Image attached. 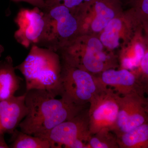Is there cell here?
I'll return each instance as SVG.
<instances>
[{
    "mask_svg": "<svg viewBox=\"0 0 148 148\" xmlns=\"http://www.w3.org/2000/svg\"><path fill=\"white\" fill-rule=\"evenodd\" d=\"M24 94L28 113L18 127L22 132L39 138L86 108V106L56 99L44 90L31 89Z\"/></svg>",
    "mask_w": 148,
    "mask_h": 148,
    "instance_id": "6da1fadb",
    "label": "cell"
},
{
    "mask_svg": "<svg viewBox=\"0 0 148 148\" xmlns=\"http://www.w3.org/2000/svg\"><path fill=\"white\" fill-rule=\"evenodd\" d=\"M61 68L58 52L35 45L24 61L15 69L24 76L26 91L44 90L56 97L61 93Z\"/></svg>",
    "mask_w": 148,
    "mask_h": 148,
    "instance_id": "7a4b0ae2",
    "label": "cell"
},
{
    "mask_svg": "<svg viewBox=\"0 0 148 148\" xmlns=\"http://www.w3.org/2000/svg\"><path fill=\"white\" fill-rule=\"evenodd\" d=\"M57 52L61 61L95 75L119 67L117 54L107 49L97 36L79 35Z\"/></svg>",
    "mask_w": 148,
    "mask_h": 148,
    "instance_id": "3957f363",
    "label": "cell"
},
{
    "mask_svg": "<svg viewBox=\"0 0 148 148\" xmlns=\"http://www.w3.org/2000/svg\"><path fill=\"white\" fill-rule=\"evenodd\" d=\"M44 33L38 44L58 52L64 46L81 35L79 14L64 5H46Z\"/></svg>",
    "mask_w": 148,
    "mask_h": 148,
    "instance_id": "277c9868",
    "label": "cell"
},
{
    "mask_svg": "<svg viewBox=\"0 0 148 148\" xmlns=\"http://www.w3.org/2000/svg\"><path fill=\"white\" fill-rule=\"evenodd\" d=\"M60 96L69 103L86 106L102 84L98 77L61 61Z\"/></svg>",
    "mask_w": 148,
    "mask_h": 148,
    "instance_id": "5b68a950",
    "label": "cell"
},
{
    "mask_svg": "<svg viewBox=\"0 0 148 148\" xmlns=\"http://www.w3.org/2000/svg\"><path fill=\"white\" fill-rule=\"evenodd\" d=\"M90 136L88 109L85 108L40 138L48 141L51 148H89L87 143Z\"/></svg>",
    "mask_w": 148,
    "mask_h": 148,
    "instance_id": "8992f818",
    "label": "cell"
},
{
    "mask_svg": "<svg viewBox=\"0 0 148 148\" xmlns=\"http://www.w3.org/2000/svg\"><path fill=\"white\" fill-rule=\"evenodd\" d=\"M118 94L102 83L91 98L88 109L89 130L91 135L103 130L112 132L116 124L119 105Z\"/></svg>",
    "mask_w": 148,
    "mask_h": 148,
    "instance_id": "52a82bcc",
    "label": "cell"
},
{
    "mask_svg": "<svg viewBox=\"0 0 148 148\" xmlns=\"http://www.w3.org/2000/svg\"><path fill=\"white\" fill-rule=\"evenodd\" d=\"M120 0H93L79 13L81 35L98 36L124 10Z\"/></svg>",
    "mask_w": 148,
    "mask_h": 148,
    "instance_id": "ba28073f",
    "label": "cell"
},
{
    "mask_svg": "<svg viewBox=\"0 0 148 148\" xmlns=\"http://www.w3.org/2000/svg\"><path fill=\"white\" fill-rule=\"evenodd\" d=\"M141 26L134 11L129 8L112 19L98 38L107 49L115 52L129 42Z\"/></svg>",
    "mask_w": 148,
    "mask_h": 148,
    "instance_id": "9c48e42d",
    "label": "cell"
},
{
    "mask_svg": "<svg viewBox=\"0 0 148 148\" xmlns=\"http://www.w3.org/2000/svg\"><path fill=\"white\" fill-rule=\"evenodd\" d=\"M119 112L112 132L118 135L128 132L148 121L146 97L137 93L119 95Z\"/></svg>",
    "mask_w": 148,
    "mask_h": 148,
    "instance_id": "30bf717a",
    "label": "cell"
},
{
    "mask_svg": "<svg viewBox=\"0 0 148 148\" xmlns=\"http://www.w3.org/2000/svg\"><path fill=\"white\" fill-rule=\"evenodd\" d=\"M15 22L18 29L14 37L17 42L27 48L38 44L45 27L42 10L37 7L32 9L21 8L16 15Z\"/></svg>",
    "mask_w": 148,
    "mask_h": 148,
    "instance_id": "8fae6325",
    "label": "cell"
},
{
    "mask_svg": "<svg viewBox=\"0 0 148 148\" xmlns=\"http://www.w3.org/2000/svg\"><path fill=\"white\" fill-rule=\"evenodd\" d=\"M96 76L103 84L120 96L132 93L145 95V90L135 74L125 69H110Z\"/></svg>",
    "mask_w": 148,
    "mask_h": 148,
    "instance_id": "7c38bea8",
    "label": "cell"
},
{
    "mask_svg": "<svg viewBox=\"0 0 148 148\" xmlns=\"http://www.w3.org/2000/svg\"><path fill=\"white\" fill-rule=\"evenodd\" d=\"M25 98L24 94L0 101V134H12L27 116Z\"/></svg>",
    "mask_w": 148,
    "mask_h": 148,
    "instance_id": "4fadbf2b",
    "label": "cell"
},
{
    "mask_svg": "<svg viewBox=\"0 0 148 148\" xmlns=\"http://www.w3.org/2000/svg\"><path fill=\"white\" fill-rule=\"evenodd\" d=\"M146 43L143 26L135 32L129 42L118 51L119 69L133 71L140 65L145 50Z\"/></svg>",
    "mask_w": 148,
    "mask_h": 148,
    "instance_id": "5bb4252c",
    "label": "cell"
},
{
    "mask_svg": "<svg viewBox=\"0 0 148 148\" xmlns=\"http://www.w3.org/2000/svg\"><path fill=\"white\" fill-rule=\"evenodd\" d=\"M15 70L10 56L0 61V101L13 96L19 88L21 79Z\"/></svg>",
    "mask_w": 148,
    "mask_h": 148,
    "instance_id": "9a60e30c",
    "label": "cell"
},
{
    "mask_svg": "<svg viewBox=\"0 0 148 148\" xmlns=\"http://www.w3.org/2000/svg\"><path fill=\"white\" fill-rule=\"evenodd\" d=\"M116 136L119 148H148V121Z\"/></svg>",
    "mask_w": 148,
    "mask_h": 148,
    "instance_id": "2e32d148",
    "label": "cell"
},
{
    "mask_svg": "<svg viewBox=\"0 0 148 148\" xmlns=\"http://www.w3.org/2000/svg\"><path fill=\"white\" fill-rule=\"evenodd\" d=\"M10 143L11 148H50L48 141L15 129Z\"/></svg>",
    "mask_w": 148,
    "mask_h": 148,
    "instance_id": "e0dca14e",
    "label": "cell"
},
{
    "mask_svg": "<svg viewBox=\"0 0 148 148\" xmlns=\"http://www.w3.org/2000/svg\"><path fill=\"white\" fill-rule=\"evenodd\" d=\"M87 144L89 148H119L116 135L109 130L91 135Z\"/></svg>",
    "mask_w": 148,
    "mask_h": 148,
    "instance_id": "ac0fdd59",
    "label": "cell"
},
{
    "mask_svg": "<svg viewBox=\"0 0 148 148\" xmlns=\"http://www.w3.org/2000/svg\"><path fill=\"white\" fill-rule=\"evenodd\" d=\"M144 31L146 43L145 53L139 66L131 71L136 75L145 90L148 86V29H144Z\"/></svg>",
    "mask_w": 148,
    "mask_h": 148,
    "instance_id": "d6986e66",
    "label": "cell"
},
{
    "mask_svg": "<svg viewBox=\"0 0 148 148\" xmlns=\"http://www.w3.org/2000/svg\"><path fill=\"white\" fill-rule=\"evenodd\" d=\"M126 3L134 11L143 28L148 29V0H128Z\"/></svg>",
    "mask_w": 148,
    "mask_h": 148,
    "instance_id": "ffe728a7",
    "label": "cell"
},
{
    "mask_svg": "<svg viewBox=\"0 0 148 148\" xmlns=\"http://www.w3.org/2000/svg\"><path fill=\"white\" fill-rule=\"evenodd\" d=\"M93 0H45L46 5H61L79 14Z\"/></svg>",
    "mask_w": 148,
    "mask_h": 148,
    "instance_id": "44dd1931",
    "label": "cell"
},
{
    "mask_svg": "<svg viewBox=\"0 0 148 148\" xmlns=\"http://www.w3.org/2000/svg\"><path fill=\"white\" fill-rule=\"evenodd\" d=\"M15 2H25L30 4L34 7H37L43 9L45 7L46 4L45 0H12Z\"/></svg>",
    "mask_w": 148,
    "mask_h": 148,
    "instance_id": "7402d4cb",
    "label": "cell"
},
{
    "mask_svg": "<svg viewBox=\"0 0 148 148\" xmlns=\"http://www.w3.org/2000/svg\"><path fill=\"white\" fill-rule=\"evenodd\" d=\"M9 146L6 143L4 135L0 134V148H9Z\"/></svg>",
    "mask_w": 148,
    "mask_h": 148,
    "instance_id": "603a6c76",
    "label": "cell"
},
{
    "mask_svg": "<svg viewBox=\"0 0 148 148\" xmlns=\"http://www.w3.org/2000/svg\"><path fill=\"white\" fill-rule=\"evenodd\" d=\"M145 93L147 95L146 97V109L148 114V86L146 88Z\"/></svg>",
    "mask_w": 148,
    "mask_h": 148,
    "instance_id": "cb8c5ba5",
    "label": "cell"
},
{
    "mask_svg": "<svg viewBox=\"0 0 148 148\" xmlns=\"http://www.w3.org/2000/svg\"><path fill=\"white\" fill-rule=\"evenodd\" d=\"M3 51V48L1 46H0V55L1 54L2 52Z\"/></svg>",
    "mask_w": 148,
    "mask_h": 148,
    "instance_id": "d4e9b609",
    "label": "cell"
},
{
    "mask_svg": "<svg viewBox=\"0 0 148 148\" xmlns=\"http://www.w3.org/2000/svg\"><path fill=\"white\" fill-rule=\"evenodd\" d=\"M120 1H121L122 2V3H124L127 2L128 0H120Z\"/></svg>",
    "mask_w": 148,
    "mask_h": 148,
    "instance_id": "484cf974",
    "label": "cell"
}]
</instances>
